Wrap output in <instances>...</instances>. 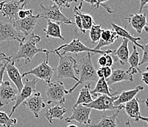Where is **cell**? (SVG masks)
I'll return each instance as SVG.
<instances>
[{"label":"cell","mask_w":148,"mask_h":127,"mask_svg":"<svg viewBox=\"0 0 148 127\" xmlns=\"http://www.w3.org/2000/svg\"><path fill=\"white\" fill-rule=\"evenodd\" d=\"M40 41H41V37L39 35H35L34 33L31 35L27 41L20 44L16 53L13 56H11V60L16 62V61H19L20 60H24L25 64H29L38 53L40 52H43L45 54L52 53V51H49L42 48H38L37 43H38Z\"/></svg>","instance_id":"1"},{"label":"cell","mask_w":148,"mask_h":127,"mask_svg":"<svg viewBox=\"0 0 148 127\" xmlns=\"http://www.w3.org/2000/svg\"><path fill=\"white\" fill-rule=\"evenodd\" d=\"M77 69H78L79 80L76 82L72 88L68 90L69 93L72 92L80 85L88 82V81H97L98 77L97 76L96 69L93 65L91 60V56L90 53H87L86 56L82 57L77 63Z\"/></svg>","instance_id":"2"},{"label":"cell","mask_w":148,"mask_h":127,"mask_svg":"<svg viewBox=\"0 0 148 127\" xmlns=\"http://www.w3.org/2000/svg\"><path fill=\"white\" fill-rule=\"evenodd\" d=\"M59 57V62L56 69L57 77L59 80L63 79H72L77 82L79 79L76 77L75 73L78 74L77 62L74 57L71 56L61 55L59 52L52 51Z\"/></svg>","instance_id":"3"},{"label":"cell","mask_w":148,"mask_h":127,"mask_svg":"<svg viewBox=\"0 0 148 127\" xmlns=\"http://www.w3.org/2000/svg\"><path fill=\"white\" fill-rule=\"evenodd\" d=\"M55 52H59L61 55H65L66 53H73V54H78V53H90V54H101V55H106V54H112L114 50H95V49H91L88 46H85L84 44L79 39H73L69 43H66L59 46L58 48L54 50Z\"/></svg>","instance_id":"4"},{"label":"cell","mask_w":148,"mask_h":127,"mask_svg":"<svg viewBox=\"0 0 148 127\" xmlns=\"http://www.w3.org/2000/svg\"><path fill=\"white\" fill-rule=\"evenodd\" d=\"M46 94L47 98V104L56 103L57 105H64L66 102V96L69 94L68 90L66 89L61 80L51 81L47 84L46 89Z\"/></svg>","instance_id":"5"},{"label":"cell","mask_w":148,"mask_h":127,"mask_svg":"<svg viewBox=\"0 0 148 127\" xmlns=\"http://www.w3.org/2000/svg\"><path fill=\"white\" fill-rule=\"evenodd\" d=\"M41 13H39L41 18L50 21L58 24H75L70 18H67L61 12V10L56 5H49L47 7L40 5Z\"/></svg>","instance_id":"6"},{"label":"cell","mask_w":148,"mask_h":127,"mask_svg":"<svg viewBox=\"0 0 148 127\" xmlns=\"http://www.w3.org/2000/svg\"><path fill=\"white\" fill-rule=\"evenodd\" d=\"M29 1H4L0 2V13L9 22L18 19V13L25 8Z\"/></svg>","instance_id":"7"},{"label":"cell","mask_w":148,"mask_h":127,"mask_svg":"<svg viewBox=\"0 0 148 127\" xmlns=\"http://www.w3.org/2000/svg\"><path fill=\"white\" fill-rule=\"evenodd\" d=\"M49 53L46 54V59L41 64L36 66L35 69L25 72L21 75V77L23 78L28 75H33L36 79H39L45 81L46 83L49 84L52 80L55 72V70L49 65Z\"/></svg>","instance_id":"8"},{"label":"cell","mask_w":148,"mask_h":127,"mask_svg":"<svg viewBox=\"0 0 148 127\" xmlns=\"http://www.w3.org/2000/svg\"><path fill=\"white\" fill-rule=\"evenodd\" d=\"M26 37L13 27V23L0 20V43L6 41H16L20 44L25 41Z\"/></svg>","instance_id":"9"},{"label":"cell","mask_w":148,"mask_h":127,"mask_svg":"<svg viewBox=\"0 0 148 127\" xmlns=\"http://www.w3.org/2000/svg\"><path fill=\"white\" fill-rule=\"evenodd\" d=\"M37 82L38 79L36 78H34L31 80L27 79L22 90H21V91L18 93V94L17 95L16 101H15L14 106L12 108L11 113H10L9 117H11V116L13 115V113H15V111L16 110L17 108H18L21 104H22L23 103L25 102L27 99H28L32 95L34 94V93H36V84H37Z\"/></svg>","instance_id":"10"},{"label":"cell","mask_w":148,"mask_h":127,"mask_svg":"<svg viewBox=\"0 0 148 127\" xmlns=\"http://www.w3.org/2000/svg\"><path fill=\"white\" fill-rule=\"evenodd\" d=\"M40 18H41L40 14L36 15V16L32 14L23 19L18 18L13 22V27L16 31L21 33L25 36L29 37L31 35L33 34L38 20Z\"/></svg>","instance_id":"11"},{"label":"cell","mask_w":148,"mask_h":127,"mask_svg":"<svg viewBox=\"0 0 148 127\" xmlns=\"http://www.w3.org/2000/svg\"><path fill=\"white\" fill-rule=\"evenodd\" d=\"M118 96V94L113 97H110L106 95H99L96 99L93 100L92 102L85 104L83 106L97 111H113L114 109H117V108L114 107V101L117 99Z\"/></svg>","instance_id":"12"},{"label":"cell","mask_w":148,"mask_h":127,"mask_svg":"<svg viewBox=\"0 0 148 127\" xmlns=\"http://www.w3.org/2000/svg\"><path fill=\"white\" fill-rule=\"evenodd\" d=\"M91 110L92 109L83 105L73 107L72 115L65 119L66 123H70L72 121H75L85 126L89 125L91 124V120L90 118Z\"/></svg>","instance_id":"13"},{"label":"cell","mask_w":148,"mask_h":127,"mask_svg":"<svg viewBox=\"0 0 148 127\" xmlns=\"http://www.w3.org/2000/svg\"><path fill=\"white\" fill-rule=\"evenodd\" d=\"M18 94V91L17 88L12 86L10 81H3V83L0 86V108L16 101Z\"/></svg>","instance_id":"14"},{"label":"cell","mask_w":148,"mask_h":127,"mask_svg":"<svg viewBox=\"0 0 148 127\" xmlns=\"http://www.w3.org/2000/svg\"><path fill=\"white\" fill-rule=\"evenodd\" d=\"M22 104L26 106L28 110L33 113L36 118L39 117L41 110L46 107V104L40 92H36Z\"/></svg>","instance_id":"15"},{"label":"cell","mask_w":148,"mask_h":127,"mask_svg":"<svg viewBox=\"0 0 148 127\" xmlns=\"http://www.w3.org/2000/svg\"><path fill=\"white\" fill-rule=\"evenodd\" d=\"M5 71L8 73V76L10 78V79L16 85V88H17L18 93H19L22 90L23 87H24V83H23L21 73H20L19 71L15 65L14 61L10 60L8 62L6 65V69H5Z\"/></svg>","instance_id":"16"},{"label":"cell","mask_w":148,"mask_h":127,"mask_svg":"<svg viewBox=\"0 0 148 127\" xmlns=\"http://www.w3.org/2000/svg\"><path fill=\"white\" fill-rule=\"evenodd\" d=\"M129 41L125 38H122V41L119 47L116 50H114L112 55L115 58V61L119 60V62L122 65H125L128 62L129 58V49H128Z\"/></svg>","instance_id":"17"},{"label":"cell","mask_w":148,"mask_h":127,"mask_svg":"<svg viewBox=\"0 0 148 127\" xmlns=\"http://www.w3.org/2000/svg\"><path fill=\"white\" fill-rule=\"evenodd\" d=\"M129 24L138 33H141L147 26V15L145 13H134L126 17Z\"/></svg>","instance_id":"18"},{"label":"cell","mask_w":148,"mask_h":127,"mask_svg":"<svg viewBox=\"0 0 148 127\" xmlns=\"http://www.w3.org/2000/svg\"><path fill=\"white\" fill-rule=\"evenodd\" d=\"M123 81H134V76L128 71L122 69H113L111 77L106 80V82L108 85H111Z\"/></svg>","instance_id":"19"},{"label":"cell","mask_w":148,"mask_h":127,"mask_svg":"<svg viewBox=\"0 0 148 127\" xmlns=\"http://www.w3.org/2000/svg\"><path fill=\"white\" fill-rule=\"evenodd\" d=\"M143 90V86L138 85V86L134 88V89L123 91L120 95H119L117 99L114 101V107H116L117 108V109H119V107L125 104L126 103L129 102L132 99H134L136 97V96L138 94V92L141 91V90Z\"/></svg>","instance_id":"20"},{"label":"cell","mask_w":148,"mask_h":127,"mask_svg":"<svg viewBox=\"0 0 148 127\" xmlns=\"http://www.w3.org/2000/svg\"><path fill=\"white\" fill-rule=\"evenodd\" d=\"M118 38H119V36L112 29H103L100 39H99L96 47H95V50H101L103 47L110 46L114 43L116 40L118 39Z\"/></svg>","instance_id":"21"},{"label":"cell","mask_w":148,"mask_h":127,"mask_svg":"<svg viewBox=\"0 0 148 127\" xmlns=\"http://www.w3.org/2000/svg\"><path fill=\"white\" fill-rule=\"evenodd\" d=\"M139 100L137 98H134L129 102L126 103L125 104L122 105V109H125V113L128 115L130 118H133L135 121L138 122L139 121V117L141 115L140 113V107H139Z\"/></svg>","instance_id":"22"},{"label":"cell","mask_w":148,"mask_h":127,"mask_svg":"<svg viewBox=\"0 0 148 127\" xmlns=\"http://www.w3.org/2000/svg\"><path fill=\"white\" fill-rule=\"evenodd\" d=\"M119 109H117L116 113H113L111 115H101V120L99 123L96 124H89L85 127H118L119 121L117 119V115L120 113Z\"/></svg>","instance_id":"23"},{"label":"cell","mask_w":148,"mask_h":127,"mask_svg":"<svg viewBox=\"0 0 148 127\" xmlns=\"http://www.w3.org/2000/svg\"><path fill=\"white\" fill-rule=\"evenodd\" d=\"M111 26L113 27V30L115 32L118 36H120L122 38H125L127 39L129 41L134 43L135 44L136 46H138L140 49H143V45H141L138 43V41H141V38L140 37H134L132 34H130L127 29V26L125 27H122V26H119V25L116 24L111 22Z\"/></svg>","instance_id":"24"},{"label":"cell","mask_w":148,"mask_h":127,"mask_svg":"<svg viewBox=\"0 0 148 127\" xmlns=\"http://www.w3.org/2000/svg\"><path fill=\"white\" fill-rule=\"evenodd\" d=\"M67 113V110L64 108V107L60 105H56V106H50L45 112L44 117L49 121L50 124H52L54 119L58 120H63L64 119V114Z\"/></svg>","instance_id":"25"},{"label":"cell","mask_w":148,"mask_h":127,"mask_svg":"<svg viewBox=\"0 0 148 127\" xmlns=\"http://www.w3.org/2000/svg\"><path fill=\"white\" fill-rule=\"evenodd\" d=\"M118 92L114 93H111L109 90L108 85L106 80L104 78L99 79L97 81V85L95 88L93 90H91V95L92 97H97L99 95H106L110 97L116 96L118 94Z\"/></svg>","instance_id":"26"},{"label":"cell","mask_w":148,"mask_h":127,"mask_svg":"<svg viewBox=\"0 0 148 127\" xmlns=\"http://www.w3.org/2000/svg\"><path fill=\"white\" fill-rule=\"evenodd\" d=\"M128 62L130 64V68L128 69V71L134 76L138 73H142V71L138 68L139 65V53L136 49V46L134 45L133 46V52L129 56Z\"/></svg>","instance_id":"27"},{"label":"cell","mask_w":148,"mask_h":127,"mask_svg":"<svg viewBox=\"0 0 148 127\" xmlns=\"http://www.w3.org/2000/svg\"><path fill=\"white\" fill-rule=\"evenodd\" d=\"M47 38H59V39L64 41L65 38L62 36L61 29H60V25L56 23H54L50 21H47V28L44 29Z\"/></svg>","instance_id":"28"},{"label":"cell","mask_w":148,"mask_h":127,"mask_svg":"<svg viewBox=\"0 0 148 127\" xmlns=\"http://www.w3.org/2000/svg\"><path fill=\"white\" fill-rule=\"evenodd\" d=\"M93 101L92 96L91 95V85H85L80 90L78 98L77 99L76 103L74 104L73 107H77L78 105H85V104H90Z\"/></svg>","instance_id":"29"},{"label":"cell","mask_w":148,"mask_h":127,"mask_svg":"<svg viewBox=\"0 0 148 127\" xmlns=\"http://www.w3.org/2000/svg\"><path fill=\"white\" fill-rule=\"evenodd\" d=\"M74 11H75V14L78 15L81 18L82 21V25H83V29L86 33L87 30H90V29L91 28V26L95 24L94 23V19H93L92 16L91 15L88 14V13H83L80 11V10H79L77 7L75 6L74 7Z\"/></svg>","instance_id":"30"},{"label":"cell","mask_w":148,"mask_h":127,"mask_svg":"<svg viewBox=\"0 0 148 127\" xmlns=\"http://www.w3.org/2000/svg\"><path fill=\"white\" fill-rule=\"evenodd\" d=\"M16 119L10 117L6 113L0 111V126L11 127L13 126H16Z\"/></svg>","instance_id":"31"},{"label":"cell","mask_w":148,"mask_h":127,"mask_svg":"<svg viewBox=\"0 0 148 127\" xmlns=\"http://www.w3.org/2000/svg\"><path fill=\"white\" fill-rule=\"evenodd\" d=\"M102 32H103V29L101 27L100 24H94L91 26V28L89 30V37L91 43H95L99 42Z\"/></svg>","instance_id":"32"},{"label":"cell","mask_w":148,"mask_h":127,"mask_svg":"<svg viewBox=\"0 0 148 127\" xmlns=\"http://www.w3.org/2000/svg\"><path fill=\"white\" fill-rule=\"evenodd\" d=\"M83 2H86V3L89 4L91 5V10H97V9H99L100 7V6H102L106 9V11L108 13L112 14V13H114L111 9L110 6H108L107 5V3H106L107 2L106 1H83Z\"/></svg>","instance_id":"33"},{"label":"cell","mask_w":148,"mask_h":127,"mask_svg":"<svg viewBox=\"0 0 148 127\" xmlns=\"http://www.w3.org/2000/svg\"><path fill=\"white\" fill-rule=\"evenodd\" d=\"M55 5H57L59 8L61 10L62 8H69L70 4L72 2H77L76 1H59V0H52V1Z\"/></svg>","instance_id":"34"},{"label":"cell","mask_w":148,"mask_h":127,"mask_svg":"<svg viewBox=\"0 0 148 127\" xmlns=\"http://www.w3.org/2000/svg\"><path fill=\"white\" fill-rule=\"evenodd\" d=\"M143 56H142V60L140 61L139 65L148 62V43L143 45Z\"/></svg>","instance_id":"35"},{"label":"cell","mask_w":148,"mask_h":127,"mask_svg":"<svg viewBox=\"0 0 148 127\" xmlns=\"http://www.w3.org/2000/svg\"><path fill=\"white\" fill-rule=\"evenodd\" d=\"M33 10H25V9H23V10H21L18 13V18L19 19H23V18H25L27 17H28L30 15L33 14Z\"/></svg>","instance_id":"36"},{"label":"cell","mask_w":148,"mask_h":127,"mask_svg":"<svg viewBox=\"0 0 148 127\" xmlns=\"http://www.w3.org/2000/svg\"><path fill=\"white\" fill-rule=\"evenodd\" d=\"M11 58L12 57H8L5 53L0 52V70L7 62L11 60Z\"/></svg>","instance_id":"37"},{"label":"cell","mask_w":148,"mask_h":127,"mask_svg":"<svg viewBox=\"0 0 148 127\" xmlns=\"http://www.w3.org/2000/svg\"><path fill=\"white\" fill-rule=\"evenodd\" d=\"M74 18H75V24L78 27V29H80V32H82L83 33H86V32H85L83 29V25H82V21L80 17L78 15L75 14V16H74Z\"/></svg>","instance_id":"38"},{"label":"cell","mask_w":148,"mask_h":127,"mask_svg":"<svg viewBox=\"0 0 148 127\" xmlns=\"http://www.w3.org/2000/svg\"><path fill=\"white\" fill-rule=\"evenodd\" d=\"M103 71V75H104V79L107 80L109 77H111V73H112L113 69L111 67H103L102 68Z\"/></svg>","instance_id":"39"},{"label":"cell","mask_w":148,"mask_h":127,"mask_svg":"<svg viewBox=\"0 0 148 127\" xmlns=\"http://www.w3.org/2000/svg\"><path fill=\"white\" fill-rule=\"evenodd\" d=\"M106 67H112L114 65V62L115 61L114 57L111 54H106Z\"/></svg>","instance_id":"40"},{"label":"cell","mask_w":148,"mask_h":127,"mask_svg":"<svg viewBox=\"0 0 148 127\" xmlns=\"http://www.w3.org/2000/svg\"><path fill=\"white\" fill-rule=\"evenodd\" d=\"M9 62V61H8ZM7 62L4 65V66L2 67V69H1V70H0V86L2 85V84L3 83V77H4V73H5V69H6V65L7 64H8V62Z\"/></svg>","instance_id":"41"},{"label":"cell","mask_w":148,"mask_h":127,"mask_svg":"<svg viewBox=\"0 0 148 127\" xmlns=\"http://www.w3.org/2000/svg\"><path fill=\"white\" fill-rule=\"evenodd\" d=\"M98 64L100 65L101 68L106 66V58L105 55H102L98 60Z\"/></svg>","instance_id":"42"},{"label":"cell","mask_w":148,"mask_h":127,"mask_svg":"<svg viewBox=\"0 0 148 127\" xmlns=\"http://www.w3.org/2000/svg\"><path fill=\"white\" fill-rule=\"evenodd\" d=\"M142 81L145 85H148V72H142Z\"/></svg>","instance_id":"43"},{"label":"cell","mask_w":148,"mask_h":127,"mask_svg":"<svg viewBox=\"0 0 148 127\" xmlns=\"http://www.w3.org/2000/svg\"><path fill=\"white\" fill-rule=\"evenodd\" d=\"M148 0H140V7H139V13H142V10L144 7H145V5H147Z\"/></svg>","instance_id":"44"},{"label":"cell","mask_w":148,"mask_h":127,"mask_svg":"<svg viewBox=\"0 0 148 127\" xmlns=\"http://www.w3.org/2000/svg\"><path fill=\"white\" fill-rule=\"evenodd\" d=\"M96 73H97V76L98 78L99 79H102V78H104V75H103V71L102 68H99L98 69V70L96 71Z\"/></svg>","instance_id":"45"},{"label":"cell","mask_w":148,"mask_h":127,"mask_svg":"<svg viewBox=\"0 0 148 127\" xmlns=\"http://www.w3.org/2000/svg\"><path fill=\"white\" fill-rule=\"evenodd\" d=\"M140 120H141V121H145V122L147 124V126H148V117H142V116H140L139 121H140Z\"/></svg>","instance_id":"46"},{"label":"cell","mask_w":148,"mask_h":127,"mask_svg":"<svg viewBox=\"0 0 148 127\" xmlns=\"http://www.w3.org/2000/svg\"><path fill=\"white\" fill-rule=\"evenodd\" d=\"M125 126H126V127H134V126H131V124H130V120H127V121H126V123H125ZM136 127H138V126H136Z\"/></svg>","instance_id":"47"},{"label":"cell","mask_w":148,"mask_h":127,"mask_svg":"<svg viewBox=\"0 0 148 127\" xmlns=\"http://www.w3.org/2000/svg\"><path fill=\"white\" fill-rule=\"evenodd\" d=\"M142 102H143V103H145V104H146V106L147 107H148V98H147L146 100H145V101H142Z\"/></svg>","instance_id":"48"},{"label":"cell","mask_w":148,"mask_h":127,"mask_svg":"<svg viewBox=\"0 0 148 127\" xmlns=\"http://www.w3.org/2000/svg\"><path fill=\"white\" fill-rule=\"evenodd\" d=\"M144 29H145V31L146 32V33H148V26H146L145 28H144Z\"/></svg>","instance_id":"49"},{"label":"cell","mask_w":148,"mask_h":127,"mask_svg":"<svg viewBox=\"0 0 148 127\" xmlns=\"http://www.w3.org/2000/svg\"><path fill=\"white\" fill-rule=\"evenodd\" d=\"M67 127H77L76 125H75V124H71V125H69Z\"/></svg>","instance_id":"50"},{"label":"cell","mask_w":148,"mask_h":127,"mask_svg":"<svg viewBox=\"0 0 148 127\" xmlns=\"http://www.w3.org/2000/svg\"><path fill=\"white\" fill-rule=\"evenodd\" d=\"M146 70H147V71L148 72V65H147V68H146Z\"/></svg>","instance_id":"51"},{"label":"cell","mask_w":148,"mask_h":127,"mask_svg":"<svg viewBox=\"0 0 148 127\" xmlns=\"http://www.w3.org/2000/svg\"><path fill=\"white\" fill-rule=\"evenodd\" d=\"M147 5H148V3H147Z\"/></svg>","instance_id":"52"}]
</instances>
